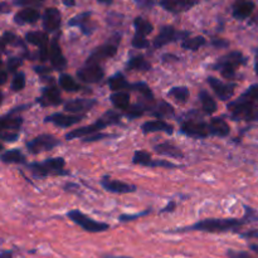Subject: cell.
I'll return each mask as SVG.
<instances>
[{
	"instance_id": "cell-53",
	"label": "cell",
	"mask_w": 258,
	"mask_h": 258,
	"mask_svg": "<svg viewBox=\"0 0 258 258\" xmlns=\"http://www.w3.org/2000/svg\"><path fill=\"white\" fill-rule=\"evenodd\" d=\"M34 71L42 78H47V77H45V76H47L48 73H49V68H47V67H34Z\"/></svg>"
},
{
	"instance_id": "cell-32",
	"label": "cell",
	"mask_w": 258,
	"mask_h": 258,
	"mask_svg": "<svg viewBox=\"0 0 258 258\" xmlns=\"http://www.w3.org/2000/svg\"><path fill=\"white\" fill-rule=\"evenodd\" d=\"M58 83H59L60 88H63L67 92H78V91L82 90V86L78 82H76L75 78L71 75H67V73H62L59 76Z\"/></svg>"
},
{
	"instance_id": "cell-46",
	"label": "cell",
	"mask_w": 258,
	"mask_h": 258,
	"mask_svg": "<svg viewBox=\"0 0 258 258\" xmlns=\"http://www.w3.org/2000/svg\"><path fill=\"white\" fill-rule=\"evenodd\" d=\"M151 213V209H146L145 212H141V213L138 214H122V216L118 217L120 222H131V221H136L138 218H141V217H145L148 214Z\"/></svg>"
},
{
	"instance_id": "cell-57",
	"label": "cell",
	"mask_w": 258,
	"mask_h": 258,
	"mask_svg": "<svg viewBox=\"0 0 258 258\" xmlns=\"http://www.w3.org/2000/svg\"><path fill=\"white\" fill-rule=\"evenodd\" d=\"M8 71L7 70H3V72H2V85H5V82H7V80H8Z\"/></svg>"
},
{
	"instance_id": "cell-13",
	"label": "cell",
	"mask_w": 258,
	"mask_h": 258,
	"mask_svg": "<svg viewBox=\"0 0 258 258\" xmlns=\"http://www.w3.org/2000/svg\"><path fill=\"white\" fill-rule=\"evenodd\" d=\"M86 115L83 113H71V115H66V113H52V115L47 116L44 118V122H50L58 127H71L73 125H77L82 120H85Z\"/></svg>"
},
{
	"instance_id": "cell-39",
	"label": "cell",
	"mask_w": 258,
	"mask_h": 258,
	"mask_svg": "<svg viewBox=\"0 0 258 258\" xmlns=\"http://www.w3.org/2000/svg\"><path fill=\"white\" fill-rule=\"evenodd\" d=\"M131 91H136L141 95V97L145 98L148 101H153L154 100V93L151 91V88L146 85L145 82H136V83H131Z\"/></svg>"
},
{
	"instance_id": "cell-26",
	"label": "cell",
	"mask_w": 258,
	"mask_h": 258,
	"mask_svg": "<svg viewBox=\"0 0 258 258\" xmlns=\"http://www.w3.org/2000/svg\"><path fill=\"white\" fill-rule=\"evenodd\" d=\"M154 150L158 154L164 156H168V158H174V159H183L184 154L178 146H175L171 143H161L158 145L154 146Z\"/></svg>"
},
{
	"instance_id": "cell-22",
	"label": "cell",
	"mask_w": 258,
	"mask_h": 258,
	"mask_svg": "<svg viewBox=\"0 0 258 258\" xmlns=\"http://www.w3.org/2000/svg\"><path fill=\"white\" fill-rule=\"evenodd\" d=\"M141 131L144 134L151 133H165L168 135H171L174 133V128L170 123H168L164 120H151L146 121L141 125Z\"/></svg>"
},
{
	"instance_id": "cell-51",
	"label": "cell",
	"mask_w": 258,
	"mask_h": 258,
	"mask_svg": "<svg viewBox=\"0 0 258 258\" xmlns=\"http://www.w3.org/2000/svg\"><path fill=\"white\" fill-rule=\"evenodd\" d=\"M212 45H213L214 48H227L229 45V42L228 40H224L222 39V38H216V39L212 40Z\"/></svg>"
},
{
	"instance_id": "cell-20",
	"label": "cell",
	"mask_w": 258,
	"mask_h": 258,
	"mask_svg": "<svg viewBox=\"0 0 258 258\" xmlns=\"http://www.w3.org/2000/svg\"><path fill=\"white\" fill-rule=\"evenodd\" d=\"M97 105V101L93 98H76L64 103V111L71 113H85L92 110Z\"/></svg>"
},
{
	"instance_id": "cell-18",
	"label": "cell",
	"mask_w": 258,
	"mask_h": 258,
	"mask_svg": "<svg viewBox=\"0 0 258 258\" xmlns=\"http://www.w3.org/2000/svg\"><path fill=\"white\" fill-rule=\"evenodd\" d=\"M199 0H160V5L166 12L173 14H180V13L188 12L191 8L196 7Z\"/></svg>"
},
{
	"instance_id": "cell-19",
	"label": "cell",
	"mask_w": 258,
	"mask_h": 258,
	"mask_svg": "<svg viewBox=\"0 0 258 258\" xmlns=\"http://www.w3.org/2000/svg\"><path fill=\"white\" fill-rule=\"evenodd\" d=\"M38 103L47 107V106H59L63 102L60 91L55 86H47L42 90V95L37 100Z\"/></svg>"
},
{
	"instance_id": "cell-54",
	"label": "cell",
	"mask_w": 258,
	"mask_h": 258,
	"mask_svg": "<svg viewBox=\"0 0 258 258\" xmlns=\"http://www.w3.org/2000/svg\"><path fill=\"white\" fill-rule=\"evenodd\" d=\"M161 59H163V62L165 63H171V62H178L179 58L174 54H164L163 57H161Z\"/></svg>"
},
{
	"instance_id": "cell-42",
	"label": "cell",
	"mask_w": 258,
	"mask_h": 258,
	"mask_svg": "<svg viewBox=\"0 0 258 258\" xmlns=\"http://www.w3.org/2000/svg\"><path fill=\"white\" fill-rule=\"evenodd\" d=\"M8 44H23L22 40L12 32H5L2 37V49L3 52L5 50Z\"/></svg>"
},
{
	"instance_id": "cell-8",
	"label": "cell",
	"mask_w": 258,
	"mask_h": 258,
	"mask_svg": "<svg viewBox=\"0 0 258 258\" xmlns=\"http://www.w3.org/2000/svg\"><path fill=\"white\" fill-rule=\"evenodd\" d=\"M189 35H190L189 32L176 30L175 28L171 27V25H164V27L160 28V32H159V34L156 35L155 39H154L153 45L155 49H159V48L176 42V40L186 39V38H189Z\"/></svg>"
},
{
	"instance_id": "cell-62",
	"label": "cell",
	"mask_w": 258,
	"mask_h": 258,
	"mask_svg": "<svg viewBox=\"0 0 258 258\" xmlns=\"http://www.w3.org/2000/svg\"><path fill=\"white\" fill-rule=\"evenodd\" d=\"M254 72H256V75L258 76V62L254 64Z\"/></svg>"
},
{
	"instance_id": "cell-36",
	"label": "cell",
	"mask_w": 258,
	"mask_h": 258,
	"mask_svg": "<svg viewBox=\"0 0 258 258\" xmlns=\"http://www.w3.org/2000/svg\"><path fill=\"white\" fill-rule=\"evenodd\" d=\"M168 95L169 97L174 98L176 102L185 103L188 102L190 92H189L188 87H185V86H175V87H173L170 91H169Z\"/></svg>"
},
{
	"instance_id": "cell-9",
	"label": "cell",
	"mask_w": 258,
	"mask_h": 258,
	"mask_svg": "<svg viewBox=\"0 0 258 258\" xmlns=\"http://www.w3.org/2000/svg\"><path fill=\"white\" fill-rule=\"evenodd\" d=\"M59 144L60 141L55 136L49 135V134H42V135H38L33 140L28 141L27 149L30 154L37 155V154L44 153V151L53 150Z\"/></svg>"
},
{
	"instance_id": "cell-40",
	"label": "cell",
	"mask_w": 258,
	"mask_h": 258,
	"mask_svg": "<svg viewBox=\"0 0 258 258\" xmlns=\"http://www.w3.org/2000/svg\"><path fill=\"white\" fill-rule=\"evenodd\" d=\"M238 98L248 103H252L254 106H258V83L257 85L249 86Z\"/></svg>"
},
{
	"instance_id": "cell-56",
	"label": "cell",
	"mask_w": 258,
	"mask_h": 258,
	"mask_svg": "<svg viewBox=\"0 0 258 258\" xmlns=\"http://www.w3.org/2000/svg\"><path fill=\"white\" fill-rule=\"evenodd\" d=\"M0 258H13V252L12 251H2V254H0Z\"/></svg>"
},
{
	"instance_id": "cell-48",
	"label": "cell",
	"mask_w": 258,
	"mask_h": 258,
	"mask_svg": "<svg viewBox=\"0 0 258 258\" xmlns=\"http://www.w3.org/2000/svg\"><path fill=\"white\" fill-rule=\"evenodd\" d=\"M227 257L228 258H258L249 252L246 251H236V249H228L227 251Z\"/></svg>"
},
{
	"instance_id": "cell-5",
	"label": "cell",
	"mask_w": 258,
	"mask_h": 258,
	"mask_svg": "<svg viewBox=\"0 0 258 258\" xmlns=\"http://www.w3.org/2000/svg\"><path fill=\"white\" fill-rule=\"evenodd\" d=\"M67 217L73 223L77 224L78 227H81L83 231L88 232V233H101V232H106L110 229V226L107 223L95 221V219L90 218V217L86 216L81 211H77V209L68 212Z\"/></svg>"
},
{
	"instance_id": "cell-17",
	"label": "cell",
	"mask_w": 258,
	"mask_h": 258,
	"mask_svg": "<svg viewBox=\"0 0 258 258\" xmlns=\"http://www.w3.org/2000/svg\"><path fill=\"white\" fill-rule=\"evenodd\" d=\"M49 59L53 70L63 71L67 68L68 62L67 59H66L64 54H63L62 49H60V45L59 43H58V38L52 39V42H50L49 44Z\"/></svg>"
},
{
	"instance_id": "cell-29",
	"label": "cell",
	"mask_w": 258,
	"mask_h": 258,
	"mask_svg": "<svg viewBox=\"0 0 258 258\" xmlns=\"http://www.w3.org/2000/svg\"><path fill=\"white\" fill-rule=\"evenodd\" d=\"M148 110L158 118H165L174 115V108L165 101H159L155 106H148Z\"/></svg>"
},
{
	"instance_id": "cell-59",
	"label": "cell",
	"mask_w": 258,
	"mask_h": 258,
	"mask_svg": "<svg viewBox=\"0 0 258 258\" xmlns=\"http://www.w3.org/2000/svg\"><path fill=\"white\" fill-rule=\"evenodd\" d=\"M63 4L66 5V7L71 8V7H75L76 5V0H62Z\"/></svg>"
},
{
	"instance_id": "cell-37",
	"label": "cell",
	"mask_w": 258,
	"mask_h": 258,
	"mask_svg": "<svg viewBox=\"0 0 258 258\" xmlns=\"http://www.w3.org/2000/svg\"><path fill=\"white\" fill-rule=\"evenodd\" d=\"M207 44L206 38L202 37V35H198V37L194 38H186L181 42V47L186 50H193V52H197V50L201 49L203 45Z\"/></svg>"
},
{
	"instance_id": "cell-55",
	"label": "cell",
	"mask_w": 258,
	"mask_h": 258,
	"mask_svg": "<svg viewBox=\"0 0 258 258\" xmlns=\"http://www.w3.org/2000/svg\"><path fill=\"white\" fill-rule=\"evenodd\" d=\"M175 208H176V203H175V202H169L168 206H166L165 208L161 209L160 213H169V212L175 211Z\"/></svg>"
},
{
	"instance_id": "cell-28",
	"label": "cell",
	"mask_w": 258,
	"mask_h": 258,
	"mask_svg": "<svg viewBox=\"0 0 258 258\" xmlns=\"http://www.w3.org/2000/svg\"><path fill=\"white\" fill-rule=\"evenodd\" d=\"M25 42L35 45V47H38V49L39 48H47L50 44L49 37L44 32H28L25 34Z\"/></svg>"
},
{
	"instance_id": "cell-41",
	"label": "cell",
	"mask_w": 258,
	"mask_h": 258,
	"mask_svg": "<svg viewBox=\"0 0 258 258\" xmlns=\"http://www.w3.org/2000/svg\"><path fill=\"white\" fill-rule=\"evenodd\" d=\"M25 75L23 72H17L13 77L12 81V90L14 92H19V91L24 90L25 87Z\"/></svg>"
},
{
	"instance_id": "cell-58",
	"label": "cell",
	"mask_w": 258,
	"mask_h": 258,
	"mask_svg": "<svg viewBox=\"0 0 258 258\" xmlns=\"http://www.w3.org/2000/svg\"><path fill=\"white\" fill-rule=\"evenodd\" d=\"M101 258H133L130 256H115V254H102Z\"/></svg>"
},
{
	"instance_id": "cell-43",
	"label": "cell",
	"mask_w": 258,
	"mask_h": 258,
	"mask_svg": "<svg viewBox=\"0 0 258 258\" xmlns=\"http://www.w3.org/2000/svg\"><path fill=\"white\" fill-rule=\"evenodd\" d=\"M22 57H9L7 60V71L9 73H17V70L22 66Z\"/></svg>"
},
{
	"instance_id": "cell-45",
	"label": "cell",
	"mask_w": 258,
	"mask_h": 258,
	"mask_svg": "<svg viewBox=\"0 0 258 258\" xmlns=\"http://www.w3.org/2000/svg\"><path fill=\"white\" fill-rule=\"evenodd\" d=\"M116 136L117 135H112V134L96 133V134H92V135L83 138L82 141L83 143H95V141H100V140H103V139H107V138H116Z\"/></svg>"
},
{
	"instance_id": "cell-1",
	"label": "cell",
	"mask_w": 258,
	"mask_h": 258,
	"mask_svg": "<svg viewBox=\"0 0 258 258\" xmlns=\"http://www.w3.org/2000/svg\"><path fill=\"white\" fill-rule=\"evenodd\" d=\"M249 223L246 216L243 218H208L199 221L191 226L175 229V233L184 232H206V233H227V232H238L239 228Z\"/></svg>"
},
{
	"instance_id": "cell-3",
	"label": "cell",
	"mask_w": 258,
	"mask_h": 258,
	"mask_svg": "<svg viewBox=\"0 0 258 258\" xmlns=\"http://www.w3.org/2000/svg\"><path fill=\"white\" fill-rule=\"evenodd\" d=\"M247 63V57L243 53L238 52V50H234V52L228 53V54L223 55V57L219 58L213 66H212V70L218 71L222 75V77L226 78L228 81L236 80L237 77V68L239 66H244Z\"/></svg>"
},
{
	"instance_id": "cell-31",
	"label": "cell",
	"mask_w": 258,
	"mask_h": 258,
	"mask_svg": "<svg viewBox=\"0 0 258 258\" xmlns=\"http://www.w3.org/2000/svg\"><path fill=\"white\" fill-rule=\"evenodd\" d=\"M199 100H201L202 107H203L202 110H203L204 113H207V115H213L217 111V108H218L216 100H214V98L212 97L211 93L207 92V91L202 90L201 92H199Z\"/></svg>"
},
{
	"instance_id": "cell-2",
	"label": "cell",
	"mask_w": 258,
	"mask_h": 258,
	"mask_svg": "<svg viewBox=\"0 0 258 258\" xmlns=\"http://www.w3.org/2000/svg\"><path fill=\"white\" fill-rule=\"evenodd\" d=\"M121 123V116L116 113L115 111H107L103 113L101 117H98L91 125L82 126L80 128H75L71 133L66 134V140H73V139H83L86 136H90L92 134L100 133L105 127L111 125H120Z\"/></svg>"
},
{
	"instance_id": "cell-61",
	"label": "cell",
	"mask_w": 258,
	"mask_h": 258,
	"mask_svg": "<svg viewBox=\"0 0 258 258\" xmlns=\"http://www.w3.org/2000/svg\"><path fill=\"white\" fill-rule=\"evenodd\" d=\"M98 3H101V4H105V5H111L113 3V0H97Z\"/></svg>"
},
{
	"instance_id": "cell-21",
	"label": "cell",
	"mask_w": 258,
	"mask_h": 258,
	"mask_svg": "<svg viewBox=\"0 0 258 258\" xmlns=\"http://www.w3.org/2000/svg\"><path fill=\"white\" fill-rule=\"evenodd\" d=\"M43 28L47 32H55L59 29L60 24H62V15H60L59 10L55 8H48L45 9L44 14H43Z\"/></svg>"
},
{
	"instance_id": "cell-15",
	"label": "cell",
	"mask_w": 258,
	"mask_h": 258,
	"mask_svg": "<svg viewBox=\"0 0 258 258\" xmlns=\"http://www.w3.org/2000/svg\"><path fill=\"white\" fill-rule=\"evenodd\" d=\"M101 185H102L105 190L113 194H128L134 193L136 190V186L133 185V184H127L121 180H115V179L110 178V176H103L101 179Z\"/></svg>"
},
{
	"instance_id": "cell-25",
	"label": "cell",
	"mask_w": 258,
	"mask_h": 258,
	"mask_svg": "<svg viewBox=\"0 0 258 258\" xmlns=\"http://www.w3.org/2000/svg\"><path fill=\"white\" fill-rule=\"evenodd\" d=\"M209 131H211L212 136L227 138L231 134V127L224 118L212 117V120L209 121Z\"/></svg>"
},
{
	"instance_id": "cell-38",
	"label": "cell",
	"mask_w": 258,
	"mask_h": 258,
	"mask_svg": "<svg viewBox=\"0 0 258 258\" xmlns=\"http://www.w3.org/2000/svg\"><path fill=\"white\" fill-rule=\"evenodd\" d=\"M146 111H149L148 106L144 105V103H136V105L128 106L123 112H125L126 117L130 118V120H134V118H138L140 116H143Z\"/></svg>"
},
{
	"instance_id": "cell-49",
	"label": "cell",
	"mask_w": 258,
	"mask_h": 258,
	"mask_svg": "<svg viewBox=\"0 0 258 258\" xmlns=\"http://www.w3.org/2000/svg\"><path fill=\"white\" fill-rule=\"evenodd\" d=\"M45 0H15V5L18 7H32V5H38L44 3Z\"/></svg>"
},
{
	"instance_id": "cell-7",
	"label": "cell",
	"mask_w": 258,
	"mask_h": 258,
	"mask_svg": "<svg viewBox=\"0 0 258 258\" xmlns=\"http://www.w3.org/2000/svg\"><path fill=\"white\" fill-rule=\"evenodd\" d=\"M120 34H115L107 43L100 45V47L96 48L90 55H88L86 63H98L100 64L103 60L108 59V58L115 57L116 53H117L118 43H120Z\"/></svg>"
},
{
	"instance_id": "cell-11",
	"label": "cell",
	"mask_w": 258,
	"mask_h": 258,
	"mask_svg": "<svg viewBox=\"0 0 258 258\" xmlns=\"http://www.w3.org/2000/svg\"><path fill=\"white\" fill-rule=\"evenodd\" d=\"M77 77L85 83H98L105 77V70L98 63H86L77 71Z\"/></svg>"
},
{
	"instance_id": "cell-47",
	"label": "cell",
	"mask_w": 258,
	"mask_h": 258,
	"mask_svg": "<svg viewBox=\"0 0 258 258\" xmlns=\"http://www.w3.org/2000/svg\"><path fill=\"white\" fill-rule=\"evenodd\" d=\"M19 138V134L18 131H8V130H2V134H0V139L5 143H14V141L18 140Z\"/></svg>"
},
{
	"instance_id": "cell-34",
	"label": "cell",
	"mask_w": 258,
	"mask_h": 258,
	"mask_svg": "<svg viewBox=\"0 0 258 258\" xmlns=\"http://www.w3.org/2000/svg\"><path fill=\"white\" fill-rule=\"evenodd\" d=\"M110 101L116 108H118L121 111H125L130 106V95L127 92L118 91V92L112 93L110 96Z\"/></svg>"
},
{
	"instance_id": "cell-14",
	"label": "cell",
	"mask_w": 258,
	"mask_h": 258,
	"mask_svg": "<svg viewBox=\"0 0 258 258\" xmlns=\"http://www.w3.org/2000/svg\"><path fill=\"white\" fill-rule=\"evenodd\" d=\"M207 82L211 86L212 90L214 91V93L218 96L219 100L222 101H227L232 98L237 88V85H234V83H224L221 80H218V78L212 77V76L207 78Z\"/></svg>"
},
{
	"instance_id": "cell-23",
	"label": "cell",
	"mask_w": 258,
	"mask_h": 258,
	"mask_svg": "<svg viewBox=\"0 0 258 258\" xmlns=\"http://www.w3.org/2000/svg\"><path fill=\"white\" fill-rule=\"evenodd\" d=\"M40 19V14L34 8H24L14 15V22L19 25L34 24Z\"/></svg>"
},
{
	"instance_id": "cell-30",
	"label": "cell",
	"mask_w": 258,
	"mask_h": 258,
	"mask_svg": "<svg viewBox=\"0 0 258 258\" xmlns=\"http://www.w3.org/2000/svg\"><path fill=\"white\" fill-rule=\"evenodd\" d=\"M107 85L110 87V90L115 91V92H118V91L122 90H130L131 87V83L126 80V77L121 72L111 76L107 81Z\"/></svg>"
},
{
	"instance_id": "cell-44",
	"label": "cell",
	"mask_w": 258,
	"mask_h": 258,
	"mask_svg": "<svg viewBox=\"0 0 258 258\" xmlns=\"http://www.w3.org/2000/svg\"><path fill=\"white\" fill-rule=\"evenodd\" d=\"M131 44H133L134 48H138V49H146V48L150 45V42H149L148 38L144 37V35L135 34L134 35Z\"/></svg>"
},
{
	"instance_id": "cell-24",
	"label": "cell",
	"mask_w": 258,
	"mask_h": 258,
	"mask_svg": "<svg viewBox=\"0 0 258 258\" xmlns=\"http://www.w3.org/2000/svg\"><path fill=\"white\" fill-rule=\"evenodd\" d=\"M253 10L254 3L252 0H236L233 5V17L238 20L247 19Z\"/></svg>"
},
{
	"instance_id": "cell-52",
	"label": "cell",
	"mask_w": 258,
	"mask_h": 258,
	"mask_svg": "<svg viewBox=\"0 0 258 258\" xmlns=\"http://www.w3.org/2000/svg\"><path fill=\"white\" fill-rule=\"evenodd\" d=\"M136 4L141 8H145V9H150L155 4V0H135Z\"/></svg>"
},
{
	"instance_id": "cell-27",
	"label": "cell",
	"mask_w": 258,
	"mask_h": 258,
	"mask_svg": "<svg viewBox=\"0 0 258 258\" xmlns=\"http://www.w3.org/2000/svg\"><path fill=\"white\" fill-rule=\"evenodd\" d=\"M127 71H139V72H149L151 70V64L144 55L138 54L130 57L128 62L126 63Z\"/></svg>"
},
{
	"instance_id": "cell-10",
	"label": "cell",
	"mask_w": 258,
	"mask_h": 258,
	"mask_svg": "<svg viewBox=\"0 0 258 258\" xmlns=\"http://www.w3.org/2000/svg\"><path fill=\"white\" fill-rule=\"evenodd\" d=\"M180 133L188 138L193 139H204L211 135L209 123H206L201 120H196V118L183 121L180 125Z\"/></svg>"
},
{
	"instance_id": "cell-6",
	"label": "cell",
	"mask_w": 258,
	"mask_h": 258,
	"mask_svg": "<svg viewBox=\"0 0 258 258\" xmlns=\"http://www.w3.org/2000/svg\"><path fill=\"white\" fill-rule=\"evenodd\" d=\"M233 120L257 121L258 122V106L242 101L241 98L232 101L227 106Z\"/></svg>"
},
{
	"instance_id": "cell-35",
	"label": "cell",
	"mask_w": 258,
	"mask_h": 258,
	"mask_svg": "<svg viewBox=\"0 0 258 258\" xmlns=\"http://www.w3.org/2000/svg\"><path fill=\"white\" fill-rule=\"evenodd\" d=\"M134 27H135V34L144 35V37H148L154 30L153 24L149 20L144 19L141 17L135 18V20H134Z\"/></svg>"
},
{
	"instance_id": "cell-33",
	"label": "cell",
	"mask_w": 258,
	"mask_h": 258,
	"mask_svg": "<svg viewBox=\"0 0 258 258\" xmlns=\"http://www.w3.org/2000/svg\"><path fill=\"white\" fill-rule=\"evenodd\" d=\"M2 161L4 164H25V156L19 149H13V150H8L2 154L0 156Z\"/></svg>"
},
{
	"instance_id": "cell-12",
	"label": "cell",
	"mask_w": 258,
	"mask_h": 258,
	"mask_svg": "<svg viewBox=\"0 0 258 258\" xmlns=\"http://www.w3.org/2000/svg\"><path fill=\"white\" fill-rule=\"evenodd\" d=\"M27 107H29V106H18V107H14L12 111H9L7 115L3 116L2 121H0V127H2V130L19 131L23 125V117L19 113L20 111H24Z\"/></svg>"
},
{
	"instance_id": "cell-16",
	"label": "cell",
	"mask_w": 258,
	"mask_h": 258,
	"mask_svg": "<svg viewBox=\"0 0 258 258\" xmlns=\"http://www.w3.org/2000/svg\"><path fill=\"white\" fill-rule=\"evenodd\" d=\"M91 17H92V13L91 12L81 13V14L75 15V17L68 22V25H70V27L78 28L85 35H91L96 29Z\"/></svg>"
},
{
	"instance_id": "cell-60",
	"label": "cell",
	"mask_w": 258,
	"mask_h": 258,
	"mask_svg": "<svg viewBox=\"0 0 258 258\" xmlns=\"http://www.w3.org/2000/svg\"><path fill=\"white\" fill-rule=\"evenodd\" d=\"M248 247L252 252H254V253L258 254V244L257 243H251Z\"/></svg>"
},
{
	"instance_id": "cell-50",
	"label": "cell",
	"mask_w": 258,
	"mask_h": 258,
	"mask_svg": "<svg viewBox=\"0 0 258 258\" xmlns=\"http://www.w3.org/2000/svg\"><path fill=\"white\" fill-rule=\"evenodd\" d=\"M239 236L246 239H258V229H251V231L242 232V233H239Z\"/></svg>"
},
{
	"instance_id": "cell-4",
	"label": "cell",
	"mask_w": 258,
	"mask_h": 258,
	"mask_svg": "<svg viewBox=\"0 0 258 258\" xmlns=\"http://www.w3.org/2000/svg\"><path fill=\"white\" fill-rule=\"evenodd\" d=\"M28 169L37 178L68 175L70 174V171L66 170V160L63 158H50L42 161V163L28 164Z\"/></svg>"
}]
</instances>
